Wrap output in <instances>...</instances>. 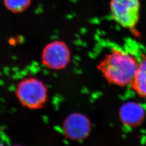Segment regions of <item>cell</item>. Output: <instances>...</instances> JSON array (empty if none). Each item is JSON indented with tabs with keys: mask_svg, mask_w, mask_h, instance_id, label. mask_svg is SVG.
I'll use <instances>...</instances> for the list:
<instances>
[{
	"mask_svg": "<svg viewBox=\"0 0 146 146\" xmlns=\"http://www.w3.org/2000/svg\"><path fill=\"white\" fill-rule=\"evenodd\" d=\"M139 63L132 53L115 47L104 56L98 68L110 83L125 86L132 84Z\"/></svg>",
	"mask_w": 146,
	"mask_h": 146,
	"instance_id": "cell-1",
	"label": "cell"
},
{
	"mask_svg": "<svg viewBox=\"0 0 146 146\" xmlns=\"http://www.w3.org/2000/svg\"><path fill=\"white\" fill-rule=\"evenodd\" d=\"M15 94L22 106L30 110H40L47 102L48 88L41 80L28 77L18 84Z\"/></svg>",
	"mask_w": 146,
	"mask_h": 146,
	"instance_id": "cell-2",
	"label": "cell"
},
{
	"mask_svg": "<svg viewBox=\"0 0 146 146\" xmlns=\"http://www.w3.org/2000/svg\"><path fill=\"white\" fill-rule=\"evenodd\" d=\"M110 8L113 20L120 26L133 29L140 19V0H110Z\"/></svg>",
	"mask_w": 146,
	"mask_h": 146,
	"instance_id": "cell-3",
	"label": "cell"
},
{
	"mask_svg": "<svg viewBox=\"0 0 146 146\" xmlns=\"http://www.w3.org/2000/svg\"><path fill=\"white\" fill-rule=\"evenodd\" d=\"M71 58L67 44L62 41H53L42 50L41 60L43 65L52 70H61L68 66Z\"/></svg>",
	"mask_w": 146,
	"mask_h": 146,
	"instance_id": "cell-4",
	"label": "cell"
},
{
	"mask_svg": "<svg viewBox=\"0 0 146 146\" xmlns=\"http://www.w3.org/2000/svg\"><path fill=\"white\" fill-rule=\"evenodd\" d=\"M63 130L68 139L81 141L89 135L91 130V123L86 115L80 113H73L68 115L64 120Z\"/></svg>",
	"mask_w": 146,
	"mask_h": 146,
	"instance_id": "cell-5",
	"label": "cell"
},
{
	"mask_svg": "<svg viewBox=\"0 0 146 146\" xmlns=\"http://www.w3.org/2000/svg\"><path fill=\"white\" fill-rule=\"evenodd\" d=\"M145 113L141 106L134 102H128L120 110V117L124 123L129 125H137L143 119Z\"/></svg>",
	"mask_w": 146,
	"mask_h": 146,
	"instance_id": "cell-6",
	"label": "cell"
},
{
	"mask_svg": "<svg viewBox=\"0 0 146 146\" xmlns=\"http://www.w3.org/2000/svg\"><path fill=\"white\" fill-rule=\"evenodd\" d=\"M132 84L137 94L146 96V56L143 54L142 55Z\"/></svg>",
	"mask_w": 146,
	"mask_h": 146,
	"instance_id": "cell-7",
	"label": "cell"
},
{
	"mask_svg": "<svg viewBox=\"0 0 146 146\" xmlns=\"http://www.w3.org/2000/svg\"><path fill=\"white\" fill-rule=\"evenodd\" d=\"M8 10L13 13H21L29 6L31 0H3Z\"/></svg>",
	"mask_w": 146,
	"mask_h": 146,
	"instance_id": "cell-8",
	"label": "cell"
},
{
	"mask_svg": "<svg viewBox=\"0 0 146 146\" xmlns=\"http://www.w3.org/2000/svg\"><path fill=\"white\" fill-rule=\"evenodd\" d=\"M0 146H5V145H3L2 143H1V142H0Z\"/></svg>",
	"mask_w": 146,
	"mask_h": 146,
	"instance_id": "cell-9",
	"label": "cell"
},
{
	"mask_svg": "<svg viewBox=\"0 0 146 146\" xmlns=\"http://www.w3.org/2000/svg\"><path fill=\"white\" fill-rule=\"evenodd\" d=\"M22 146V145H14V146Z\"/></svg>",
	"mask_w": 146,
	"mask_h": 146,
	"instance_id": "cell-10",
	"label": "cell"
}]
</instances>
